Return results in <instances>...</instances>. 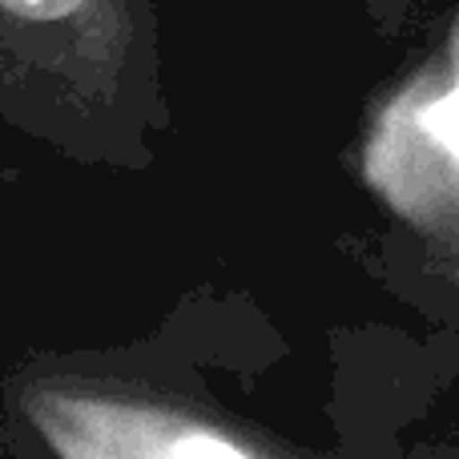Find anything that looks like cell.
I'll use <instances>...</instances> for the list:
<instances>
[{"label": "cell", "mask_w": 459, "mask_h": 459, "mask_svg": "<svg viewBox=\"0 0 459 459\" xmlns=\"http://www.w3.org/2000/svg\"><path fill=\"white\" fill-rule=\"evenodd\" d=\"M16 411L45 459H307L234 415L109 379H32Z\"/></svg>", "instance_id": "cell-1"}, {"label": "cell", "mask_w": 459, "mask_h": 459, "mask_svg": "<svg viewBox=\"0 0 459 459\" xmlns=\"http://www.w3.org/2000/svg\"><path fill=\"white\" fill-rule=\"evenodd\" d=\"M85 0H0V8L24 16V21H61V16L77 13Z\"/></svg>", "instance_id": "cell-3"}, {"label": "cell", "mask_w": 459, "mask_h": 459, "mask_svg": "<svg viewBox=\"0 0 459 459\" xmlns=\"http://www.w3.org/2000/svg\"><path fill=\"white\" fill-rule=\"evenodd\" d=\"M428 129L444 150H452L459 158V85L444 97V101H436L428 109Z\"/></svg>", "instance_id": "cell-2"}]
</instances>
